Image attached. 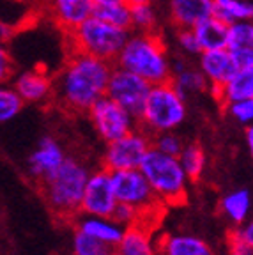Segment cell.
Instances as JSON below:
<instances>
[{
    "instance_id": "cell-1",
    "label": "cell",
    "mask_w": 253,
    "mask_h": 255,
    "mask_svg": "<svg viewBox=\"0 0 253 255\" xmlns=\"http://www.w3.org/2000/svg\"><path fill=\"white\" fill-rule=\"evenodd\" d=\"M114 62L71 50V55L53 76V101L71 114H87L107 96Z\"/></svg>"
},
{
    "instance_id": "cell-2",
    "label": "cell",
    "mask_w": 253,
    "mask_h": 255,
    "mask_svg": "<svg viewBox=\"0 0 253 255\" xmlns=\"http://www.w3.org/2000/svg\"><path fill=\"white\" fill-rule=\"evenodd\" d=\"M115 66L140 75L149 84H161L172 80L174 60L168 55L166 44L158 32H133L121 50Z\"/></svg>"
},
{
    "instance_id": "cell-3",
    "label": "cell",
    "mask_w": 253,
    "mask_h": 255,
    "mask_svg": "<svg viewBox=\"0 0 253 255\" xmlns=\"http://www.w3.org/2000/svg\"><path fill=\"white\" fill-rule=\"evenodd\" d=\"M89 177L91 170L82 161L67 156L55 172L41 181V193L53 215L64 220H76L82 215V200Z\"/></svg>"
},
{
    "instance_id": "cell-4",
    "label": "cell",
    "mask_w": 253,
    "mask_h": 255,
    "mask_svg": "<svg viewBox=\"0 0 253 255\" xmlns=\"http://www.w3.org/2000/svg\"><path fill=\"white\" fill-rule=\"evenodd\" d=\"M186 100L188 98L172 84V80L154 84L138 116L140 128L150 136L163 131H175L186 119Z\"/></svg>"
},
{
    "instance_id": "cell-5",
    "label": "cell",
    "mask_w": 253,
    "mask_h": 255,
    "mask_svg": "<svg viewBox=\"0 0 253 255\" xmlns=\"http://www.w3.org/2000/svg\"><path fill=\"white\" fill-rule=\"evenodd\" d=\"M140 170L145 174L156 197L163 206L184 202L188 195V177L179 156H170L152 147L143 158Z\"/></svg>"
},
{
    "instance_id": "cell-6",
    "label": "cell",
    "mask_w": 253,
    "mask_h": 255,
    "mask_svg": "<svg viewBox=\"0 0 253 255\" xmlns=\"http://www.w3.org/2000/svg\"><path fill=\"white\" fill-rule=\"evenodd\" d=\"M129 34L131 32L126 28L115 27L94 14L67 37L75 52L89 53L115 64Z\"/></svg>"
},
{
    "instance_id": "cell-7",
    "label": "cell",
    "mask_w": 253,
    "mask_h": 255,
    "mask_svg": "<svg viewBox=\"0 0 253 255\" xmlns=\"http://www.w3.org/2000/svg\"><path fill=\"white\" fill-rule=\"evenodd\" d=\"M112 181H114L117 200L121 204H127V206L134 207L142 215V222L152 223L150 216L165 207L159 202L149 179L140 168L112 172Z\"/></svg>"
},
{
    "instance_id": "cell-8",
    "label": "cell",
    "mask_w": 253,
    "mask_h": 255,
    "mask_svg": "<svg viewBox=\"0 0 253 255\" xmlns=\"http://www.w3.org/2000/svg\"><path fill=\"white\" fill-rule=\"evenodd\" d=\"M94 131L103 142L110 143L117 138H123L124 135L134 131L140 128L138 116L124 108L121 103L112 100L110 96H103L98 100L87 112Z\"/></svg>"
},
{
    "instance_id": "cell-9",
    "label": "cell",
    "mask_w": 253,
    "mask_h": 255,
    "mask_svg": "<svg viewBox=\"0 0 253 255\" xmlns=\"http://www.w3.org/2000/svg\"><path fill=\"white\" fill-rule=\"evenodd\" d=\"M150 149H152V136L142 128H136L134 131L124 135L123 138L107 143L103 167L110 172L140 168L143 158Z\"/></svg>"
},
{
    "instance_id": "cell-10",
    "label": "cell",
    "mask_w": 253,
    "mask_h": 255,
    "mask_svg": "<svg viewBox=\"0 0 253 255\" xmlns=\"http://www.w3.org/2000/svg\"><path fill=\"white\" fill-rule=\"evenodd\" d=\"M150 89H152V84H149L140 75H134L133 71H127L121 66H114L107 96H110L112 100L121 103L129 112H133L134 116H140Z\"/></svg>"
},
{
    "instance_id": "cell-11",
    "label": "cell",
    "mask_w": 253,
    "mask_h": 255,
    "mask_svg": "<svg viewBox=\"0 0 253 255\" xmlns=\"http://www.w3.org/2000/svg\"><path fill=\"white\" fill-rule=\"evenodd\" d=\"M117 206H119V200L114 190L112 172L105 167L91 172L82 200V215L112 218Z\"/></svg>"
},
{
    "instance_id": "cell-12",
    "label": "cell",
    "mask_w": 253,
    "mask_h": 255,
    "mask_svg": "<svg viewBox=\"0 0 253 255\" xmlns=\"http://www.w3.org/2000/svg\"><path fill=\"white\" fill-rule=\"evenodd\" d=\"M198 68L207 78L211 92L216 98L220 91L232 80V76L239 71L241 66L227 48H218V50L202 52L198 55Z\"/></svg>"
},
{
    "instance_id": "cell-13",
    "label": "cell",
    "mask_w": 253,
    "mask_h": 255,
    "mask_svg": "<svg viewBox=\"0 0 253 255\" xmlns=\"http://www.w3.org/2000/svg\"><path fill=\"white\" fill-rule=\"evenodd\" d=\"M48 12L67 36L96 14L94 0H46Z\"/></svg>"
},
{
    "instance_id": "cell-14",
    "label": "cell",
    "mask_w": 253,
    "mask_h": 255,
    "mask_svg": "<svg viewBox=\"0 0 253 255\" xmlns=\"http://www.w3.org/2000/svg\"><path fill=\"white\" fill-rule=\"evenodd\" d=\"M12 87L23 98L25 103L39 105L53 100V76L39 68L16 75L12 78Z\"/></svg>"
},
{
    "instance_id": "cell-15",
    "label": "cell",
    "mask_w": 253,
    "mask_h": 255,
    "mask_svg": "<svg viewBox=\"0 0 253 255\" xmlns=\"http://www.w3.org/2000/svg\"><path fill=\"white\" fill-rule=\"evenodd\" d=\"M114 252L117 255H159V238L152 232V223L136 222L126 227Z\"/></svg>"
},
{
    "instance_id": "cell-16",
    "label": "cell",
    "mask_w": 253,
    "mask_h": 255,
    "mask_svg": "<svg viewBox=\"0 0 253 255\" xmlns=\"http://www.w3.org/2000/svg\"><path fill=\"white\" fill-rule=\"evenodd\" d=\"M66 158L67 156L64 154L62 147L59 145L57 140L50 138V136L41 138L37 147L34 149V152L28 158V174L37 183H41L44 177H48L52 172H55L64 163Z\"/></svg>"
},
{
    "instance_id": "cell-17",
    "label": "cell",
    "mask_w": 253,
    "mask_h": 255,
    "mask_svg": "<svg viewBox=\"0 0 253 255\" xmlns=\"http://www.w3.org/2000/svg\"><path fill=\"white\" fill-rule=\"evenodd\" d=\"M214 0H170V18L177 28H195L213 16Z\"/></svg>"
},
{
    "instance_id": "cell-18",
    "label": "cell",
    "mask_w": 253,
    "mask_h": 255,
    "mask_svg": "<svg viewBox=\"0 0 253 255\" xmlns=\"http://www.w3.org/2000/svg\"><path fill=\"white\" fill-rule=\"evenodd\" d=\"M75 227L82 229V231L89 232L91 236L98 238L99 241H103L112 250L119 245L124 232H126L124 225H121V223L114 218H107V216H91V215L78 216V218L75 220Z\"/></svg>"
},
{
    "instance_id": "cell-19",
    "label": "cell",
    "mask_w": 253,
    "mask_h": 255,
    "mask_svg": "<svg viewBox=\"0 0 253 255\" xmlns=\"http://www.w3.org/2000/svg\"><path fill=\"white\" fill-rule=\"evenodd\" d=\"M159 255H216L211 245L191 234L159 236Z\"/></svg>"
},
{
    "instance_id": "cell-20",
    "label": "cell",
    "mask_w": 253,
    "mask_h": 255,
    "mask_svg": "<svg viewBox=\"0 0 253 255\" xmlns=\"http://www.w3.org/2000/svg\"><path fill=\"white\" fill-rule=\"evenodd\" d=\"M227 50L239 66H253V21L234 23L229 28Z\"/></svg>"
},
{
    "instance_id": "cell-21",
    "label": "cell",
    "mask_w": 253,
    "mask_h": 255,
    "mask_svg": "<svg viewBox=\"0 0 253 255\" xmlns=\"http://www.w3.org/2000/svg\"><path fill=\"white\" fill-rule=\"evenodd\" d=\"M172 84L182 92V94L190 98L193 94L211 91L209 82L200 71V68L191 66L186 60H174V71H172Z\"/></svg>"
},
{
    "instance_id": "cell-22",
    "label": "cell",
    "mask_w": 253,
    "mask_h": 255,
    "mask_svg": "<svg viewBox=\"0 0 253 255\" xmlns=\"http://www.w3.org/2000/svg\"><path fill=\"white\" fill-rule=\"evenodd\" d=\"M220 209L230 223L236 227H243L253 215V199L248 190L230 191L220 200Z\"/></svg>"
},
{
    "instance_id": "cell-23",
    "label": "cell",
    "mask_w": 253,
    "mask_h": 255,
    "mask_svg": "<svg viewBox=\"0 0 253 255\" xmlns=\"http://www.w3.org/2000/svg\"><path fill=\"white\" fill-rule=\"evenodd\" d=\"M229 28L230 25H227L222 20H218L216 16H211L207 20L200 21L193 30L198 39V44L202 48V52L225 48L227 39H229Z\"/></svg>"
},
{
    "instance_id": "cell-24",
    "label": "cell",
    "mask_w": 253,
    "mask_h": 255,
    "mask_svg": "<svg viewBox=\"0 0 253 255\" xmlns=\"http://www.w3.org/2000/svg\"><path fill=\"white\" fill-rule=\"evenodd\" d=\"M246 98H253V66L239 68V71L216 96V100L222 105L236 100H246Z\"/></svg>"
},
{
    "instance_id": "cell-25",
    "label": "cell",
    "mask_w": 253,
    "mask_h": 255,
    "mask_svg": "<svg viewBox=\"0 0 253 255\" xmlns=\"http://www.w3.org/2000/svg\"><path fill=\"white\" fill-rule=\"evenodd\" d=\"M213 16L227 25L253 21V0H214Z\"/></svg>"
},
{
    "instance_id": "cell-26",
    "label": "cell",
    "mask_w": 253,
    "mask_h": 255,
    "mask_svg": "<svg viewBox=\"0 0 253 255\" xmlns=\"http://www.w3.org/2000/svg\"><path fill=\"white\" fill-rule=\"evenodd\" d=\"M96 16L103 18L105 21L115 25V27L126 28L131 30V5L126 0L121 2H114V4H105V5H96Z\"/></svg>"
},
{
    "instance_id": "cell-27",
    "label": "cell",
    "mask_w": 253,
    "mask_h": 255,
    "mask_svg": "<svg viewBox=\"0 0 253 255\" xmlns=\"http://www.w3.org/2000/svg\"><path fill=\"white\" fill-rule=\"evenodd\" d=\"M182 167L186 170L188 177L191 181L200 179V175L204 174V168H206V154L202 151L200 145L197 143H186L184 151L179 156Z\"/></svg>"
},
{
    "instance_id": "cell-28",
    "label": "cell",
    "mask_w": 253,
    "mask_h": 255,
    "mask_svg": "<svg viewBox=\"0 0 253 255\" xmlns=\"http://www.w3.org/2000/svg\"><path fill=\"white\" fill-rule=\"evenodd\" d=\"M131 28L136 32H156L158 27V12L150 2L131 5Z\"/></svg>"
},
{
    "instance_id": "cell-29",
    "label": "cell",
    "mask_w": 253,
    "mask_h": 255,
    "mask_svg": "<svg viewBox=\"0 0 253 255\" xmlns=\"http://www.w3.org/2000/svg\"><path fill=\"white\" fill-rule=\"evenodd\" d=\"M112 248H108L103 241L75 227V232H73V254L75 255H105Z\"/></svg>"
},
{
    "instance_id": "cell-30",
    "label": "cell",
    "mask_w": 253,
    "mask_h": 255,
    "mask_svg": "<svg viewBox=\"0 0 253 255\" xmlns=\"http://www.w3.org/2000/svg\"><path fill=\"white\" fill-rule=\"evenodd\" d=\"M23 105V98L18 94V91L12 85H2V91H0V121L2 123H9L14 119L21 112Z\"/></svg>"
},
{
    "instance_id": "cell-31",
    "label": "cell",
    "mask_w": 253,
    "mask_h": 255,
    "mask_svg": "<svg viewBox=\"0 0 253 255\" xmlns=\"http://www.w3.org/2000/svg\"><path fill=\"white\" fill-rule=\"evenodd\" d=\"M223 110L232 121L243 126H253V98L223 103Z\"/></svg>"
},
{
    "instance_id": "cell-32",
    "label": "cell",
    "mask_w": 253,
    "mask_h": 255,
    "mask_svg": "<svg viewBox=\"0 0 253 255\" xmlns=\"http://www.w3.org/2000/svg\"><path fill=\"white\" fill-rule=\"evenodd\" d=\"M152 147L170 156H181V152L186 147V143H184L182 136H179L175 131H163L152 136Z\"/></svg>"
},
{
    "instance_id": "cell-33",
    "label": "cell",
    "mask_w": 253,
    "mask_h": 255,
    "mask_svg": "<svg viewBox=\"0 0 253 255\" xmlns=\"http://www.w3.org/2000/svg\"><path fill=\"white\" fill-rule=\"evenodd\" d=\"M175 44L181 50V53H184L186 57H195V55L198 57L202 53V48L198 44V39L195 36L193 28H177Z\"/></svg>"
},
{
    "instance_id": "cell-34",
    "label": "cell",
    "mask_w": 253,
    "mask_h": 255,
    "mask_svg": "<svg viewBox=\"0 0 253 255\" xmlns=\"http://www.w3.org/2000/svg\"><path fill=\"white\" fill-rule=\"evenodd\" d=\"M227 252L229 255H253L252 245L246 241L239 227L227 234Z\"/></svg>"
},
{
    "instance_id": "cell-35",
    "label": "cell",
    "mask_w": 253,
    "mask_h": 255,
    "mask_svg": "<svg viewBox=\"0 0 253 255\" xmlns=\"http://www.w3.org/2000/svg\"><path fill=\"white\" fill-rule=\"evenodd\" d=\"M112 218L117 220L121 225H124V227H129V225H133V223L142 222V215H140L134 207L127 206V204H121V202H119V206H117V209H115Z\"/></svg>"
},
{
    "instance_id": "cell-36",
    "label": "cell",
    "mask_w": 253,
    "mask_h": 255,
    "mask_svg": "<svg viewBox=\"0 0 253 255\" xmlns=\"http://www.w3.org/2000/svg\"><path fill=\"white\" fill-rule=\"evenodd\" d=\"M0 76H2V82H4V84L12 76V62H11V59H9L5 48L0 50Z\"/></svg>"
},
{
    "instance_id": "cell-37",
    "label": "cell",
    "mask_w": 253,
    "mask_h": 255,
    "mask_svg": "<svg viewBox=\"0 0 253 255\" xmlns=\"http://www.w3.org/2000/svg\"><path fill=\"white\" fill-rule=\"evenodd\" d=\"M241 229V232H243V236L246 238V241H248L250 245H252V248H253V215L250 216V220L248 222L243 225V227H239Z\"/></svg>"
},
{
    "instance_id": "cell-38",
    "label": "cell",
    "mask_w": 253,
    "mask_h": 255,
    "mask_svg": "<svg viewBox=\"0 0 253 255\" xmlns=\"http://www.w3.org/2000/svg\"><path fill=\"white\" fill-rule=\"evenodd\" d=\"M246 145L250 149V154L253 156V126L246 128Z\"/></svg>"
},
{
    "instance_id": "cell-39",
    "label": "cell",
    "mask_w": 253,
    "mask_h": 255,
    "mask_svg": "<svg viewBox=\"0 0 253 255\" xmlns=\"http://www.w3.org/2000/svg\"><path fill=\"white\" fill-rule=\"evenodd\" d=\"M96 5H105V4H114V2H121V0H94Z\"/></svg>"
},
{
    "instance_id": "cell-40",
    "label": "cell",
    "mask_w": 253,
    "mask_h": 255,
    "mask_svg": "<svg viewBox=\"0 0 253 255\" xmlns=\"http://www.w3.org/2000/svg\"><path fill=\"white\" fill-rule=\"evenodd\" d=\"M129 5H136V4H143V2H150V0H126Z\"/></svg>"
},
{
    "instance_id": "cell-41",
    "label": "cell",
    "mask_w": 253,
    "mask_h": 255,
    "mask_svg": "<svg viewBox=\"0 0 253 255\" xmlns=\"http://www.w3.org/2000/svg\"><path fill=\"white\" fill-rule=\"evenodd\" d=\"M105 255H117V254H115L114 250H110V252H108V254H105Z\"/></svg>"
},
{
    "instance_id": "cell-42",
    "label": "cell",
    "mask_w": 253,
    "mask_h": 255,
    "mask_svg": "<svg viewBox=\"0 0 253 255\" xmlns=\"http://www.w3.org/2000/svg\"><path fill=\"white\" fill-rule=\"evenodd\" d=\"M12 2H30V0H12Z\"/></svg>"
}]
</instances>
